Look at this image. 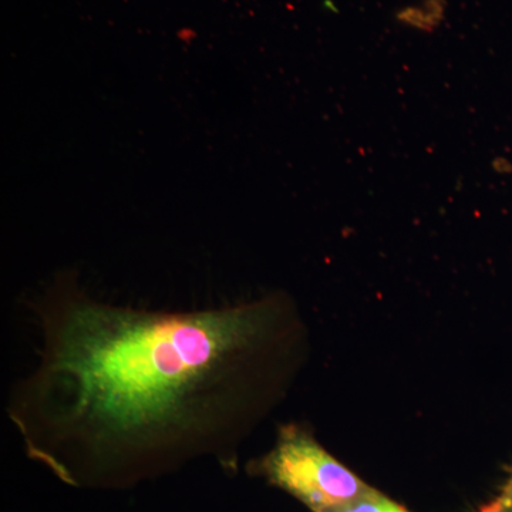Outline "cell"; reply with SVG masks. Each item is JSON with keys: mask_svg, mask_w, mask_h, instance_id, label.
<instances>
[{"mask_svg": "<svg viewBox=\"0 0 512 512\" xmlns=\"http://www.w3.org/2000/svg\"><path fill=\"white\" fill-rule=\"evenodd\" d=\"M32 311L39 359L6 412L29 457L72 483L224 460L282 392L299 342L281 296L148 311L97 301L60 274Z\"/></svg>", "mask_w": 512, "mask_h": 512, "instance_id": "6da1fadb", "label": "cell"}, {"mask_svg": "<svg viewBox=\"0 0 512 512\" xmlns=\"http://www.w3.org/2000/svg\"><path fill=\"white\" fill-rule=\"evenodd\" d=\"M258 471L312 512L339 510L373 490L299 424L279 429L275 446L261 458Z\"/></svg>", "mask_w": 512, "mask_h": 512, "instance_id": "7a4b0ae2", "label": "cell"}, {"mask_svg": "<svg viewBox=\"0 0 512 512\" xmlns=\"http://www.w3.org/2000/svg\"><path fill=\"white\" fill-rule=\"evenodd\" d=\"M332 512H410L397 504L396 501L390 500L386 495L380 494L373 488L370 493L363 495L359 500L353 501L345 507L339 508Z\"/></svg>", "mask_w": 512, "mask_h": 512, "instance_id": "3957f363", "label": "cell"}, {"mask_svg": "<svg viewBox=\"0 0 512 512\" xmlns=\"http://www.w3.org/2000/svg\"><path fill=\"white\" fill-rule=\"evenodd\" d=\"M478 512H512V470L498 494Z\"/></svg>", "mask_w": 512, "mask_h": 512, "instance_id": "277c9868", "label": "cell"}]
</instances>
